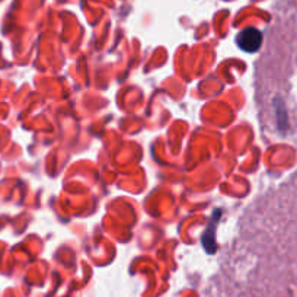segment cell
<instances>
[{
  "instance_id": "1",
  "label": "cell",
  "mask_w": 297,
  "mask_h": 297,
  "mask_svg": "<svg viewBox=\"0 0 297 297\" xmlns=\"http://www.w3.org/2000/svg\"><path fill=\"white\" fill-rule=\"evenodd\" d=\"M236 44L246 52H255L262 44V34L255 28H246L238 34Z\"/></svg>"
}]
</instances>
